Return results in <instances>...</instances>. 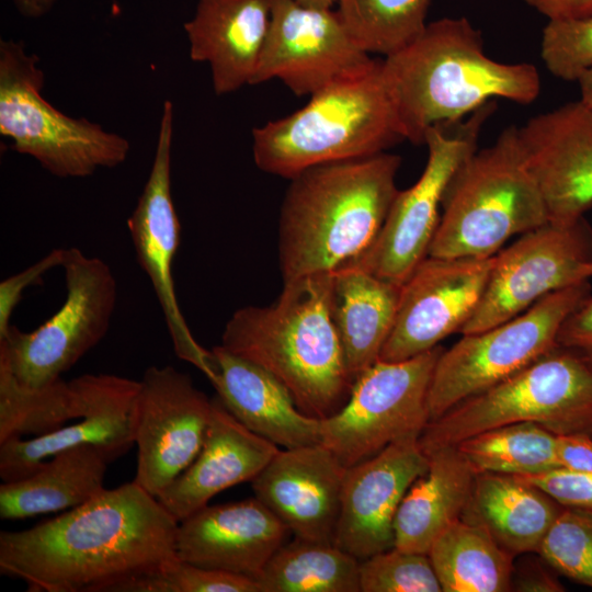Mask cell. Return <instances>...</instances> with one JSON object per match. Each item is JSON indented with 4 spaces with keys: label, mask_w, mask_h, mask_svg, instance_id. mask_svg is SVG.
<instances>
[{
    "label": "cell",
    "mask_w": 592,
    "mask_h": 592,
    "mask_svg": "<svg viewBox=\"0 0 592 592\" xmlns=\"http://www.w3.org/2000/svg\"><path fill=\"white\" fill-rule=\"evenodd\" d=\"M562 506L520 476L475 475L462 517L480 524L513 556L537 553Z\"/></svg>",
    "instance_id": "cell-29"
},
{
    "label": "cell",
    "mask_w": 592,
    "mask_h": 592,
    "mask_svg": "<svg viewBox=\"0 0 592 592\" xmlns=\"http://www.w3.org/2000/svg\"><path fill=\"white\" fill-rule=\"evenodd\" d=\"M515 589L525 592H559L562 584L539 565H530L520 570Z\"/></svg>",
    "instance_id": "cell-44"
},
{
    "label": "cell",
    "mask_w": 592,
    "mask_h": 592,
    "mask_svg": "<svg viewBox=\"0 0 592 592\" xmlns=\"http://www.w3.org/2000/svg\"><path fill=\"white\" fill-rule=\"evenodd\" d=\"M590 280L556 291L522 314L463 334L441 353L428 396L429 422L522 371L558 345L561 325L590 295Z\"/></svg>",
    "instance_id": "cell-9"
},
{
    "label": "cell",
    "mask_w": 592,
    "mask_h": 592,
    "mask_svg": "<svg viewBox=\"0 0 592 592\" xmlns=\"http://www.w3.org/2000/svg\"><path fill=\"white\" fill-rule=\"evenodd\" d=\"M273 0H198L184 23L191 60L207 62L217 95L251 84L267 37Z\"/></svg>",
    "instance_id": "cell-24"
},
{
    "label": "cell",
    "mask_w": 592,
    "mask_h": 592,
    "mask_svg": "<svg viewBox=\"0 0 592 592\" xmlns=\"http://www.w3.org/2000/svg\"><path fill=\"white\" fill-rule=\"evenodd\" d=\"M401 158L387 151L293 177L278 220L283 282L332 272L374 241L398 193Z\"/></svg>",
    "instance_id": "cell-4"
},
{
    "label": "cell",
    "mask_w": 592,
    "mask_h": 592,
    "mask_svg": "<svg viewBox=\"0 0 592 592\" xmlns=\"http://www.w3.org/2000/svg\"><path fill=\"white\" fill-rule=\"evenodd\" d=\"M382 72L401 135L415 145H424L431 127L462 121L497 98L530 104L540 92L537 68L489 57L465 16L428 22L382 60Z\"/></svg>",
    "instance_id": "cell-2"
},
{
    "label": "cell",
    "mask_w": 592,
    "mask_h": 592,
    "mask_svg": "<svg viewBox=\"0 0 592 592\" xmlns=\"http://www.w3.org/2000/svg\"><path fill=\"white\" fill-rule=\"evenodd\" d=\"M60 267L66 287L61 307L35 330L11 325L0 339V363L29 387L61 378L102 341L116 306V280L103 260L69 248Z\"/></svg>",
    "instance_id": "cell-10"
},
{
    "label": "cell",
    "mask_w": 592,
    "mask_h": 592,
    "mask_svg": "<svg viewBox=\"0 0 592 592\" xmlns=\"http://www.w3.org/2000/svg\"><path fill=\"white\" fill-rule=\"evenodd\" d=\"M288 534L287 526L254 497L207 504L180 521L175 551L187 563L258 580Z\"/></svg>",
    "instance_id": "cell-22"
},
{
    "label": "cell",
    "mask_w": 592,
    "mask_h": 592,
    "mask_svg": "<svg viewBox=\"0 0 592 592\" xmlns=\"http://www.w3.org/2000/svg\"><path fill=\"white\" fill-rule=\"evenodd\" d=\"M65 249H55L44 258L11 275L0 283V339L4 338L11 327V316L22 298L23 292L38 285L43 275L57 266H61Z\"/></svg>",
    "instance_id": "cell-40"
},
{
    "label": "cell",
    "mask_w": 592,
    "mask_h": 592,
    "mask_svg": "<svg viewBox=\"0 0 592 592\" xmlns=\"http://www.w3.org/2000/svg\"><path fill=\"white\" fill-rule=\"evenodd\" d=\"M177 521L136 481L23 531L0 533V573L30 592H119L178 559Z\"/></svg>",
    "instance_id": "cell-1"
},
{
    "label": "cell",
    "mask_w": 592,
    "mask_h": 592,
    "mask_svg": "<svg viewBox=\"0 0 592 592\" xmlns=\"http://www.w3.org/2000/svg\"><path fill=\"white\" fill-rule=\"evenodd\" d=\"M558 465L581 471H592V436L588 434H556Z\"/></svg>",
    "instance_id": "cell-42"
},
{
    "label": "cell",
    "mask_w": 592,
    "mask_h": 592,
    "mask_svg": "<svg viewBox=\"0 0 592 592\" xmlns=\"http://www.w3.org/2000/svg\"><path fill=\"white\" fill-rule=\"evenodd\" d=\"M360 560L333 543L295 537L258 579L261 592H361Z\"/></svg>",
    "instance_id": "cell-31"
},
{
    "label": "cell",
    "mask_w": 592,
    "mask_h": 592,
    "mask_svg": "<svg viewBox=\"0 0 592 592\" xmlns=\"http://www.w3.org/2000/svg\"><path fill=\"white\" fill-rule=\"evenodd\" d=\"M583 275H584L588 280L592 278V262L584 265V267H583Z\"/></svg>",
    "instance_id": "cell-48"
},
{
    "label": "cell",
    "mask_w": 592,
    "mask_h": 592,
    "mask_svg": "<svg viewBox=\"0 0 592 592\" xmlns=\"http://www.w3.org/2000/svg\"><path fill=\"white\" fill-rule=\"evenodd\" d=\"M332 280L333 271L284 282L271 305L236 310L220 343L272 374L318 419L339 411L354 383L331 315Z\"/></svg>",
    "instance_id": "cell-3"
},
{
    "label": "cell",
    "mask_w": 592,
    "mask_h": 592,
    "mask_svg": "<svg viewBox=\"0 0 592 592\" xmlns=\"http://www.w3.org/2000/svg\"><path fill=\"white\" fill-rule=\"evenodd\" d=\"M423 452L429 466L400 502L394 523V547L428 554L441 533L462 517L475 473L456 446Z\"/></svg>",
    "instance_id": "cell-27"
},
{
    "label": "cell",
    "mask_w": 592,
    "mask_h": 592,
    "mask_svg": "<svg viewBox=\"0 0 592 592\" xmlns=\"http://www.w3.org/2000/svg\"><path fill=\"white\" fill-rule=\"evenodd\" d=\"M173 104L162 106L151 169L135 209L127 220L135 253L156 293L177 355L193 364L210 380V350L192 335L174 291L172 264L180 246L181 224L171 192Z\"/></svg>",
    "instance_id": "cell-16"
},
{
    "label": "cell",
    "mask_w": 592,
    "mask_h": 592,
    "mask_svg": "<svg viewBox=\"0 0 592 592\" xmlns=\"http://www.w3.org/2000/svg\"><path fill=\"white\" fill-rule=\"evenodd\" d=\"M280 449L244 426L216 395L200 453L157 499L180 522L221 491L251 482Z\"/></svg>",
    "instance_id": "cell-23"
},
{
    "label": "cell",
    "mask_w": 592,
    "mask_h": 592,
    "mask_svg": "<svg viewBox=\"0 0 592 592\" xmlns=\"http://www.w3.org/2000/svg\"><path fill=\"white\" fill-rule=\"evenodd\" d=\"M81 417L72 423L29 440L0 444L2 482L34 473L46 459L72 446L95 444L121 456L135 444V408L139 380L113 374H83L69 380Z\"/></svg>",
    "instance_id": "cell-19"
},
{
    "label": "cell",
    "mask_w": 592,
    "mask_h": 592,
    "mask_svg": "<svg viewBox=\"0 0 592 592\" xmlns=\"http://www.w3.org/2000/svg\"><path fill=\"white\" fill-rule=\"evenodd\" d=\"M517 422H534L557 435L592 436V364L557 345L430 421L419 442L423 451L455 446L482 431Z\"/></svg>",
    "instance_id": "cell-7"
},
{
    "label": "cell",
    "mask_w": 592,
    "mask_h": 592,
    "mask_svg": "<svg viewBox=\"0 0 592 592\" xmlns=\"http://www.w3.org/2000/svg\"><path fill=\"white\" fill-rule=\"evenodd\" d=\"M547 20H572L592 16V0H523Z\"/></svg>",
    "instance_id": "cell-43"
},
{
    "label": "cell",
    "mask_w": 592,
    "mask_h": 592,
    "mask_svg": "<svg viewBox=\"0 0 592 592\" xmlns=\"http://www.w3.org/2000/svg\"><path fill=\"white\" fill-rule=\"evenodd\" d=\"M402 139L377 59L294 113L253 128L252 153L263 172L292 179L315 166L384 152Z\"/></svg>",
    "instance_id": "cell-5"
},
{
    "label": "cell",
    "mask_w": 592,
    "mask_h": 592,
    "mask_svg": "<svg viewBox=\"0 0 592 592\" xmlns=\"http://www.w3.org/2000/svg\"><path fill=\"white\" fill-rule=\"evenodd\" d=\"M475 475H530L557 467L556 434L534 422L482 431L455 445Z\"/></svg>",
    "instance_id": "cell-32"
},
{
    "label": "cell",
    "mask_w": 592,
    "mask_h": 592,
    "mask_svg": "<svg viewBox=\"0 0 592 592\" xmlns=\"http://www.w3.org/2000/svg\"><path fill=\"white\" fill-rule=\"evenodd\" d=\"M57 0H13L19 13L25 18L37 19L48 13Z\"/></svg>",
    "instance_id": "cell-45"
},
{
    "label": "cell",
    "mask_w": 592,
    "mask_h": 592,
    "mask_svg": "<svg viewBox=\"0 0 592 592\" xmlns=\"http://www.w3.org/2000/svg\"><path fill=\"white\" fill-rule=\"evenodd\" d=\"M345 471L318 443L280 449L251 485L295 537L334 544Z\"/></svg>",
    "instance_id": "cell-21"
},
{
    "label": "cell",
    "mask_w": 592,
    "mask_h": 592,
    "mask_svg": "<svg viewBox=\"0 0 592 592\" xmlns=\"http://www.w3.org/2000/svg\"><path fill=\"white\" fill-rule=\"evenodd\" d=\"M428 556L444 592L511 590L514 556L480 524L458 519L433 542Z\"/></svg>",
    "instance_id": "cell-30"
},
{
    "label": "cell",
    "mask_w": 592,
    "mask_h": 592,
    "mask_svg": "<svg viewBox=\"0 0 592 592\" xmlns=\"http://www.w3.org/2000/svg\"><path fill=\"white\" fill-rule=\"evenodd\" d=\"M39 58L22 41H0V134L58 178H86L122 164L129 141L86 117L66 115L42 93Z\"/></svg>",
    "instance_id": "cell-8"
},
{
    "label": "cell",
    "mask_w": 592,
    "mask_h": 592,
    "mask_svg": "<svg viewBox=\"0 0 592 592\" xmlns=\"http://www.w3.org/2000/svg\"><path fill=\"white\" fill-rule=\"evenodd\" d=\"M121 455L81 444L59 451L31 475L0 486V517L23 520L69 510L102 492L107 466Z\"/></svg>",
    "instance_id": "cell-26"
},
{
    "label": "cell",
    "mask_w": 592,
    "mask_h": 592,
    "mask_svg": "<svg viewBox=\"0 0 592 592\" xmlns=\"http://www.w3.org/2000/svg\"><path fill=\"white\" fill-rule=\"evenodd\" d=\"M443 350L437 345L403 361L378 360L363 371L342 408L321 419L320 443L349 468L391 443L420 436L429 423V389Z\"/></svg>",
    "instance_id": "cell-12"
},
{
    "label": "cell",
    "mask_w": 592,
    "mask_h": 592,
    "mask_svg": "<svg viewBox=\"0 0 592 592\" xmlns=\"http://www.w3.org/2000/svg\"><path fill=\"white\" fill-rule=\"evenodd\" d=\"M548 221L517 127L510 126L491 146L474 151L449 180L429 255L490 258L513 236Z\"/></svg>",
    "instance_id": "cell-6"
},
{
    "label": "cell",
    "mask_w": 592,
    "mask_h": 592,
    "mask_svg": "<svg viewBox=\"0 0 592 592\" xmlns=\"http://www.w3.org/2000/svg\"><path fill=\"white\" fill-rule=\"evenodd\" d=\"M520 477L539 488L562 508L592 510V471L557 466Z\"/></svg>",
    "instance_id": "cell-39"
},
{
    "label": "cell",
    "mask_w": 592,
    "mask_h": 592,
    "mask_svg": "<svg viewBox=\"0 0 592 592\" xmlns=\"http://www.w3.org/2000/svg\"><path fill=\"white\" fill-rule=\"evenodd\" d=\"M558 345L573 351L592 364V295L587 296L566 318L558 333Z\"/></svg>",
    "instance_id": "cell-41"
},
{
    "label": "cell",
    "mask_w": 592,
    "mask_h": 592,
    "mask_svg": "<svg viewBox=\"0 0 592 592\" xmlns=\"http://www.w3.org/2000/svg\"><path fill=\"white\" fill-rule=\"evenodd\" d=\"M400 289L353 265L333 271L331 315L353 380L379 360L395 322Z\"/></svg>",
    "instance_id": "cell-28"
},
{
    "label": "cell",
    "mask_w": 592,
    "mask_h": 592,
    "mask_svg": "<svg viewBox=\"0 0 592 592\" xmlns=\"http://www.w3.org/2000/svg\"><path fill=\"white\" fill-rule=\"evenodd\" d=\"M419 437L391 443L346 468L334 544L358 560L394 547L400 502L429 466Z\"/></svg>",
    "instance_id": "cell-18"
},
{
    "label": "cell",
    "mask_w": 592,
    "mask_h": 592,
    "mask_svg": "<svg viewBox=\"0 0 592 592\" xmlns=\"http://www.w3.org/2000/svg\"><path fill=\"white\" fill-rule=\"evenodd\" d=\"M119 592H261L257 579L197 567L179 558L126 583Z\"/></svg>",
    "instance_id": "cell-37"
},
{
    "label": "cell",
    "mask_w": 592,
    "mask_h": 592,
    "mask_svg": "<svg viewBox=\"0 0 592 592\" xmlns=\"http://www.w3.org/2000/svg\"><path fill=\"white\" fill-rule=\"evenodd\" d=\"M376 61L337 10L273 0L270 30L251 84L278 79L298 96L312 95Z\"/></svg>",
    "instance_id": "cell-14"
},
{
    "label": "cell",
    "mask_w": 592,
    "mask_h": 592,
    "mask_svg": "<svg viewBox=\"0 0 592 592\" xmlns=\"http://www.w3.org/2000/svg\"><path fill=\"white\" fill-rule=\"evenodd\" d=\"M537 554L559 573L592 588V510L562 508Z\"/></svg>",
    "instance_id": "cell-35"
},
{
    "label": "cell",
    "mask_w": 592,
    "mask_h": 592,
    "mask_svg": "<svg viewBox=\"0 0 592 592\" xmlns=\"http://www.w3.org/2000/svg\"><path fill=\"white\" fill-rule=\"evenodd\" d=\"M345 26L368 54L391 55L426 26L431 0H337Z\"/></svg>",
    "instance_id": "cell-34"
},
{
    "label": "cell",
    "mask_w": 592,
    "mask_h": 592,
    "mask_svg": "<svg viewBox=\"0 0 592 592\" xmlns=\"http://www.w3.org/2000/svg\"><path fill=\"white\" fill-rule=\"evenodd\" d=\"M580 88V100L592 109V68L585 70L577 80Z\"/></svg>",
    "instance_id": "cell-46"
},
{
    "label": "cell",
    "mask_w": 592,
    "mask_h": 592,
    "mask_svg": "<svg viewBox=\"0 0 592 592\" xmlns=\"http://www.w3.org/2000/svg\"><path fill=\"white\" fill-rule=\"evenodd\" d=\"M494 109L496 103L490 101L465 121L436 125L426 132L428 159L420 178L398 191L374 241L345 264L400 286L409 278L429 255L449 180L477 150L480 130Z\"/></svg>",
    "instance_id": "cell-11"
},
{
    "label": "cell",
    "mask_w": 592,
    "mask_h": 592,
    "mask_svg": "<svg viewBox=\"0 0 592 592\" xmlns=\"http://www.w3.org/2000/svg\"><path fill=\"white\" fill-rule=\"evenodd\" d=\"M493 263L494 255H428L401 285L395 322L379 360L411 358L459 332L480 301Z\"/></svg>",
    "instance_id": "cell-17"
},
{
    "label": "cell",
    "mask_w": 592,
    "mask_h": 592,
    "mask_svg": "<svg viewBox=\"0 0 592 592\" xmlns=\"http://www.w3.org/2000/svg\"><path fill=\"white\" fill-rule=\"evenodd\" d=\"M81 417L69 382L58 378L29 387L0 363V444L13 437L54 432Z\"/></svg>",
    "instance_id": "cell-33"
},
{
    "label": "cell",
    "mask_w": 592,
    "mask_h": 592,
    "mask_svg": "<svg viewBox=\"0 0 592 592\" xmlns=\"http://www.w3.org/2000/svg\"><path fill=\"white\" fill-rule=\"evenodd\" d=\"M540 57L553 76L577 81L592 68V16L549 20L542 33Z\"/></svg>",
    "instance_id": "cell-38"
},
{
    "label": "cell",
    "mask_w": 592,
    "mask_h": 592,
    "mask_svg": "<svg viewBox=\"0 0 592 592\" xmlns=\"http://www.w3.org/2000/svg\"><path fill=\"white\" fill-rule=\"evenodd\" d=\"M305 5L332 8L337 0H294Z\"/></svg>",
    "instance_id": "cell-47"
},
{
    "label": "cell",
    "mask_w": 592,
    "mask_h": 592,
    "mask_svg": "<svg viewBox=\"0 0 592 592\" xmlns=\"http://www.w3.org/2000/svg\"><path fill=\"white\" fill-rule=\"evenodd\" d=\"M361 592H441L428 554L392 547L360 562Z\"/></svg>",
    "instance_id": "cell-36"
},
{
    "label": "cell",
    "mask_w": 592,
    "mask_h": 592,
    "mask_svg": "<svg viewBox=\"0 0 592 592\" xmlns=\"http://www.w3.org/2000/svg\"><path fill=\"white\" fill-rule=\"evenodd\" d=\"M217 396L244 426L284 448L320 443L321 419L301 412L267 371L224 346L212 350Z\"/></svg>",
    "instance_id": "cell-25"
},
{
    "label": "cell",
    "mask_w": 592,
    "mask_h": 592,
    "mask_svg": "<svg viewBox=\"0 0 592 592\" xmlns=\"http://www.w3.org/2000/svg\"><path fill=\"white\" fill-rule=\"evenodd\" d=\"M517 135L549 221L582 218L592 207V109L581 100L566 103L531 117Z\"/></svg>",
    "instance_id": "cell-20"
},
{
    "label": "cell",
    "mask_w": 592,
    "mask_h": 592,
    "mask_svg": "<svg viewBox=\"0 0 592 592\" xmlns=\"http://www.w3.org/2000/svg\"><path fill=\"white\" fill-rule=\"evenodd\" d=\"M592 229L584 217L548 221L525 232L494 255L487 285L471 317L460 329L470 334L504 322L545 296L588 280Z\"/></svg>",
    "instance_id": "cell-13"
},
{
    "label": "cell",
    "mask_w": 592,
    "mask_h": 592,
    "mask_svg": "<svg viewBox=\"0 0 592 592\" xmlns=\"http://www.w3.org/2000/svg\"><path fill=\"white\" fill-rule=\"evenodd\" d=\"M212 399L173 366H150L139 380L135 408L134 481L156 498L196 458Z\"/></svg>",
    "instance_id": "cell-15"
}]
</instances>
